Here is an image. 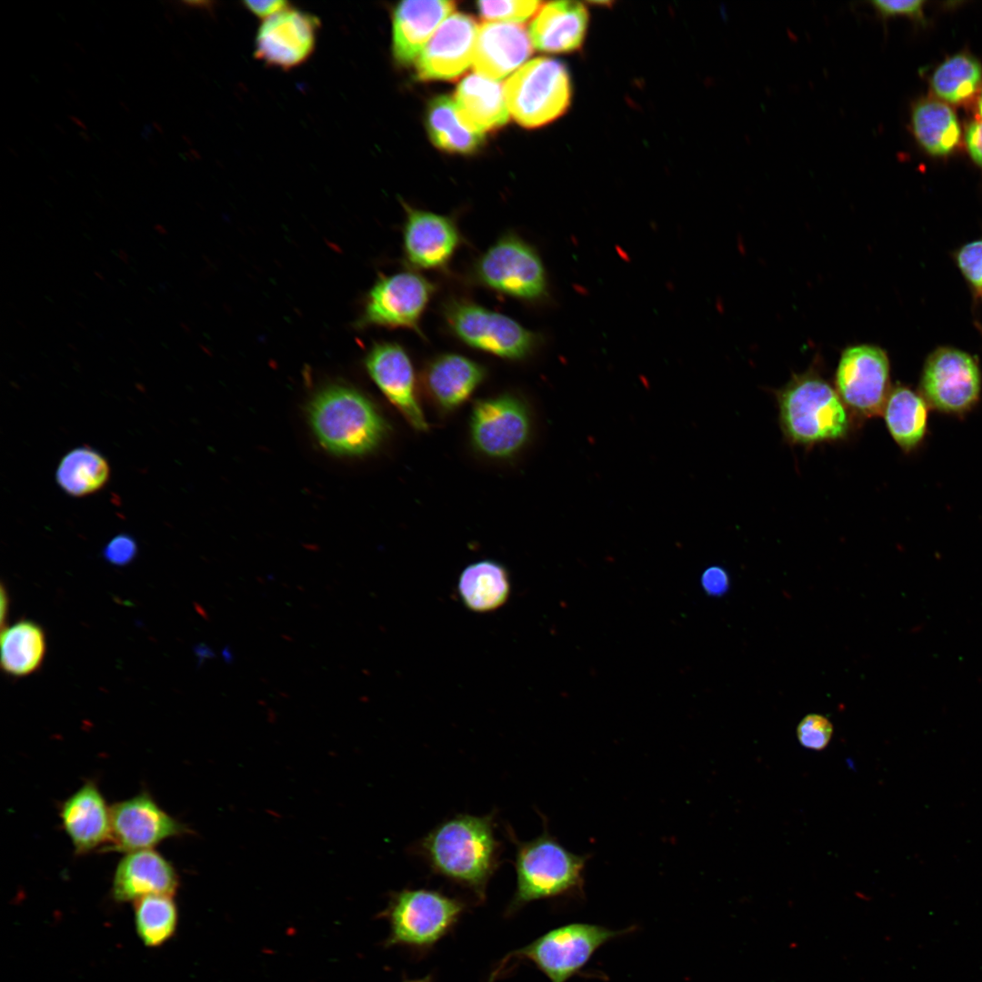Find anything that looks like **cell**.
<instances>
[{
    "mask_svg": "<svg viewBox=\"0 0 982 982\" xmlns=\"http://www.w3.org/2000/svg\"><path fill=\"white\" fill-rule=\"evenodd\" d=\"M495 815H455L432 828L416 852L437 876L469 890L485 901L488 882L500 865L501 843L495 834Z\"/></svg>",
    "mask_w": 982,
    "mask_h": 982,
    "instance_id": "cell-1",
    "label": "cell"
},
{
    "mask_svg": "<svg viewBox=\"0 0 982 982\" xmlns=\"http://www.w3.org/2000/svg\"><path fill=\"white\" fill-rule=\"evenodd\" d=\"M516 845V891L506 907L514 914L528 903L562 897L582 898L585 895V868L588 854H576L565 847L548 830L529 841Z\"/></svg>",
    "mask_w": 982,
    "mask_h": 982,
    "instance_id": "cell-2",
    "label": "cell"
},
{
    "mask_svg": "<svg viewBox=\"0 0 982 982\" xmlns=\"http://www.w3.org/2000/svg\"><path fill=\"white\" fill-rule=\"evenodd\" d=\"M779 418L786 436L811 445L844 437L849 427L844 402L814 372L795 376L777 395Z\"/></svg>",
    "mask_w": 982,
    "mask_h": 982,
    "instance_id": "cell-3",
    "label": "cell"
},
{
    "mask_svg": "<svg viewBox=\"0 0 982 982\" xmlns=\"http://www.w3.org/2000/svg\"><path fill=\"white\" fill-rule=\"evenodd\" d=\"M310 420L322 446L343 455L373 450L387 430L376 406L360 393L346 387L321 392L311 405Z\"/></svg>",
    "mask_w": 982,
    "mask_h": 982,
    "instance_id": "cell-4",
    "label": "cell"
},
{
    "mask_svg": "<svg viewBox=\"0 0 982 982\" xmlns=\"http://www.w3.org/2000/svg\"><path fill=\"white\" fill-rule=\"evenodd\" d=\"M466 907L463 900L434 889L393 892L381 914L389 924L385 945L428 950L453 929Z\"/></svg>",
    "mask_w": 982,
    "mask_h": 982,
    "instance_id": "cell-5",
    "label": "cell"
},
{
    "mask_svg": "<svg viewBox=\"0 0 982 982\" xmlns=\"http://www.w3.org/2000/svg\"><path fill=\"white\" fill-rule=\"evenodd\" d=\"M504 89L509 114L526 128L557 119L567 110L572 96L566 65L548 57L526 63L506 81Z\"/></svg>",
    "mask_w": 982,
    "mask_h": 982,
    "instance_id": "cell-6",
    "label": "cell"
},
{
    "mask_svg": "<svg viewBox=\"0 0 982 982\" xmlns=\"http://www.w3.org/2000/svg\"><path fill=\"white\" fill-rule=\"evenodd\" d=\"M443 315L447 327L460 341L501 358L522 359L539 342L536 334L515 319L470 300H449Z\"/></svg>",
    "mask_w": 982,
    "mask_h": 982,
    "instance_id": "cell-7",
    "label": "cell"
},
{
    "mask_svg": "<svg viewBox=\"0 0 982 982\" xmlns=\"http://www.w3.org/2000/svg\"><path fill=\"white\" fill-rule=\"evenodd\" d=\"M474 277L482 286L523 301L546 295L545 267L537 252L514 234L497 239L474 265Z\"/></svg>",
    "mask_w": 982,
    "mask_h": 982,
    "instance_id": "cell-8",
    "label": "cell"
},
{
    "mask_svg": "<svg viewBox=\"0 0 982 982\" xmlns=\"http://www.w3.org/2000/svg\"><path fill=\"white\" fill-rule=\"evenodd\" d=\"M588 923L566 924L543 934L512 956L532 962L550 982H566L603 945L632 932Z\"/></svg>",
    "mask_w": 982,
    "mask_h": 982,
    "instance_id": "cell-9",
    "label": "cell"
},
{
    "mask_svg": "<svg viewBox=\"0 0 982 982\" xmlns=\"http://www.w3.org/2000/svg\"><path fill=\"white\" fill-rule=\"evenodd\" d=\"M981 386V373L975 358L948 346L931 353L920 378L921 395L928 406L953 415L965 414L975 406Z\"/></svg>",
    "mask_w": 982,
    "mask_h": 982,
    "instance_id": "cell-10",
    "label": "cell"
},
{
    "mask_svg": "<svg viewBox=\"0 0 982 982\" xmlns=\"http://www.w3.org/2000/svg\"><path fill=\"white\" fill-rule=\"evenodd\" d=\"M435 290L429 280L413 271L382 276L368 293L361 321L421 334L420 321Z\"/></svg>",
    "mask_w": 982,
    "mask_h": 982,
    "instance_id": "cell-11",
    "label": "cell"
},
{
    "mask_svg": "<svg viewBox=\"0 0 982 982\" xmlns=\"http://www.w3.org/2000/svg\"><path fill=\"white\" fill-rule=\"evenodd\" d=\"M888 386L889 361L881 348L858 345L843 351L836 373V390L846 406L866 417L882 414Z\"/></svg>",
    "mask_w": 982,
    "mask_h": 982,
    "instance_id": "cell-12",
    "label": "cell"
},
{
    "mask_svg": "<svg viewBox=\"0 0 982 982\" xmlns=\"http://www.w3.org/2000/svg\"><path fill=\"white\" fill-rule=\"evenodd\" d=\"M530 422L526 406L513 396L479 400L470 416L472 445L486 456L510 458L526 444Z\"/></svg>",
    "mask_w": 982,
    "mask_h": 982,
    "instance_id": "cell-13",
    "label": "cell"
},
{
    "mask_svg": "<svg viewBox=\"0 0 982 982\" xmlns=\"http://www.w3.org/2000/svg\"><path fill=\"white\" fill-rule=\"evenodd\" d=\"M190 832L145 792L111 807L110 849L125 853L150 849L164 840Z\"/></svg>",
    "mask_w": 982,
    "mask_h": 982,
    "instance_id": "cell-14",
    "label": "cell"
},
{
    "mask_svg": "<svg viewBox=\"0 0 982 982\" xmlns=\"http://www.w3.org/2000/svg\"><path fill=\"white\" fill-rule=\"evenodd\" d=\"M319 19L304 11L287 7L265 19L255 39V56L266 65L292 69L312 55Z\"/></svg>",
    "mask_w": 982,
    "mask_h": 982,
    "instance_id": "cell-15",
    "label": "cell"
},
{
    "mask_svg": "<svg viewBox=\"0 0 982 982\" xmlns=\"http://www.w3.org/2000/svg\"><path fill=\"white\" fill-rule=\"evenodd\" d=\"M478 27L468 15L451 14L436 28L416 60L421 80H454L473 62Z\"/></svg>",
    "mask_w": 982,
    "mask_h": 982,
    "instance_id": "cell-16",
    "label": "cell"
},
{
    "mask_svg": "<svg viewBox=\"0 0 982 982\" xmlns=\"http://www.w3.org/2000/svg\"><path fill=\"white\" fill-rule=\"evenodd\" d=\"M366 366L377 387L407 423L416 430H426L414 366L406 351L396 343L376 344L366 356Z\"/></svg>",
    "mask_w": 982,
    "mask_h": 982,
    "instance_id": "cell-17",
    "label": "cell"
},
{
    "mask_svg": "<svg viewBox=\"0 0 982 982\" xmlns=\"http://www.w3.org/2000/svg\"><path fill=\"white\" fill-rule=\"evenodd\" d=\"M405 210L403 252L408 265L424 270L445 267L461 243L456 222L449 216L406 205Z\"/></svg>",
    "mask_w": 982,
    "mask_h": 982,
    "instance_id": "cell-18",
    "label": "cell"
},
{
    "mask_svg": "<svg viewBox=\"0 0 982 982\" xmlns=\"http://www.w3.org/2000/svg\"><path fill=\"white\" fill-rule=\"evenodd\" d=\"M532 52L533 43L523 25L486 22L478 28L473 68L483 76L499 80L524 63Z\"/></svg>",
    "mask_w": 982,
    "mask_h": 982,
    "instance_id": "cell-19",
    "label": "cell"
},
{
    "mask_svg": "<svg viewBox=\"0 0 982 982\" xmlns=\"http://www.w3.org/2000/svg\"><path fill=\"white\" fill-rule=\"evenodd\" d=\"M64 829L77 854H85L111 839V807L93 781H87L60 807Z\"/></svg>",
    "mask_w": 982,
    "mask_h": 982,
    "instance_id": "cell-20",
    "label": "cell"
},
{
    "mask_svg": "<svg viewBox=\"0 0 982 982\" xmlns=\"http://www.w3.org/2000/svg\"><path fill=\"white\" fill-rule=\"evenodd\" d=\"M179 885L173 865L153 848L126 853L118 862L112 884L117 902L135 901L149 895L173 896Z\"/></svg>",
    "mask_w": 982,
    "mask_h": 982,
    "instance_id": "cell-21",
    "label": "cell"
},
{
    "mask_svg": "<svg viewBox=\"0 0 982 982\" xmlns=\"http://www.w3.org/2000/svg\"><path fill=\"white\" fill-rule=\"evenodd\" d=\"M456 3L447 0H406L393 12V55L401 65L416 60Z\"/></svg>",
    "mask_w": 982,
    "mask_h": 982,
    "instance_id": "cell-22",
    "label": "cell"
},
{
    "mask_svg": "<svg viewBox=\"0 0 982 982\" xmlns=\"http://www.w3.org/2000/svg\"><path fill=\"white\" fill-rule=\"evenodd\" d=\"M586 7L575 1L544 4L533 19L529 35L543 52L569 53L582 46L588 27Z\"/></svg>",
    "mask_w": 982,
    "mask_h": 982,
    "instance_id": "cell-23",
    "label": "cell"
},
{
    "mask_svg": "<svg viewBox=\"0 0 982 982\" xmlns=\"http://www.w3.org/2000/svg\"><path fill=\"white\" fill-rule=\"evenodd\" d=\"M484 367L455 353L437 356L426 366L423 380L433 402L445 411L465 403L483 382Z\"/></svg>",
    "mask_w": 982,
    "mask_h": 982,
    "instance_id": "cell-24",
    "label": "cell"
},
{
    "mask_svg": "<svg viewBox=\"0 0 982 982\" xmlns=\"http://www.w3.org/2000/svg\"><path fill=\"white\" fill-rule=\"evenodd\" d=\"M454 101L463 122L476 133L483 135L508 121L504 85L497 80L469 74L458 84Z\"/></svg>",
    "mask_w": 982,
    "mask_h": 982,
    "instance_id": "cell-25",
    "label": "cell"
},
{
    "mask_svg": "<svg viewBox=\"0 0 982 982\" xmlns=\"http://www.w3.org/2000/svg\"><path fill=\"white\" fill-rule=\"evenodd\" d=\"M890 436L906 452L916 449L927 428L928 404L921 394L905 386L889 391L883 412Z\"/></svg>",
    "mask_w": 982,
    "mask_h": 982,
    "instance_id": "cell-26",
    "label": "cell"
},
{
    "mask_svg": "<svg viewBox=\"0 0 982 982\" xmlns=\"http://www.w3.org/2000/svg\"><path fill=\"white\" fill-rule=\"evenodd\" d=\"M911 128L917 143L928 154L947 155L958 145L961 129L957 115L936 99L918 101L911 113Z\"/></svg>",
    "mask_w": 982,
    "mask_h": 982,
    "instance_id": "cell-27",
    "label": "cell"
},
{
    "mask_svg": "<svg viewBox=\"0 0 982 982\" xmlns=\"http://www.w3.org/2000/svg\"><path fill=\"white\" fill-rule=\"evenodd\" d=\"M45 650V632L32 620H20L2 630L1 667L8 676L21 677L37 670Z\"/></svg>",
    "mask_w": 982,
    "mask_h": 982,
    "instance_id": "cell-28",
    "label": "cell"
},
{
    "mask_svg": "<svg viewBox=\"0 0 982 982\" xmlns=\"http://www.w3.org/2000/svg\"><path fill=\"white\" fill-rule=\"evenodd\" d=\"M510 590L505 567L492 560L467 566L458 580L459 595L465 605L476 612H488L501 606Z\"/></svg>",
    "mask_w": 982,
    "mask_h": 982,
    "instance_id": "cell-29",
    "label": "cell"
},
{
    "mask_svg": "<svg viewBox=\"0 0 982 982\" xmlns=\"http://www.w3.org/2000/svg\"><path fill=\"white\" fill-rule=\"evenodd\" d=\"M426 125L433 143L447 152L472 153L484 140V135L471 130L463 122L454 99L448 95H438L430 101Z\"/></svg>",
    "mask_w": 982,
    "mask_h": 982,
    "instance_id": "cell-30",
    "label": "cell"
},
{
    "mask_svg": "<svg viewBox=\"0 0 982 982\" xmlns=\"http://www.w3.org/2000/svg\"><path fill=\"white\" fill-rule=\"evenodd\" d=\"M109 476L106 459L88 446H79L65 454L55 473L58 486L73 496L97 492L107 483Z\"/></svg>",
    "mask_w": 982,
    "mask_h": 982,
    "instance_id": "cell-31",
    "label": "cell"
},
{
    "mask_svg": "<svg viewBox=\"0 0 982 982\" xmlns=\"http://www.w3.org/2000/svg\"><path fill=\"white\" fill-rule=\"evenodd\" d=\"M982 83L981 64L967 54H957L940 64L931 77L937 97L950 104L969 100Z\"/></svg>",
    "mask_w": 982,
    "mask_h": 982,
    "instance_id": "cell-32",
    "label": "cell"
},
{
    "mask_svg": "<svg viewBox=\"0 0 982 982\" xmlns=\"http://www.w3.org/2000/svg\"><path fill=\"white\" fill-rule=\"evenodd\" d=\"M134 902L136 931L145 946H162L174 936L178 912L173 896L149 895Z\"/></svg>",
    "mask_w": 982,
    "mask_h": 982,
    "instance_id": "cell-33",
    "label": "cell"
},
{
    "mask_svg": "<svg viewBox=\"0 0 982 982\" xmlns=\"http://www.w3.org/2000/svg\"><path fill=\"white\" fill-rule=\"evenodd\" d=\"M542 5L543 2L533 0L478 1L476 3L479 14L485 20L506 23L526 21L536 15Z\"/></svg>",
    "mask_w": 982,
    "mask_h": 982,
    "instance_id": "cell-34",
    "label": "cell"
},
{
    "mask_svg": "<svg viewBox=\"0 0 982 982\" xmlns=\"http://www.w3.org/2000/svg\"><path fill=\"white\" fill-rule=\"evenodd\" d=\"M833 735V726L825 716L818 714L807 715L798 724L797 736L800 744L808 749L826 748Z\"/></svg>",
    "mask_w": 982,
    "mask_h": 982,
    "instance_id": "cell-35",
    "label": "cell"
},
{
    "mask_svg": "<svg viewBox=\"0 0 982 982\" xmlns=\"http://www.w3.org/2000/svg\"><path fill=\"white\" fill-rule=\"evenodd\" d=\"M957 264L966 279L982 289V239L963 246L956 255Z\"/></svg>",
    "mask_w": 982,
    "mask_h": 982,
    "instance_id": "cell-36",
    "label": "cell"
},
{
    "mask_svg": "<svg viewBox=\"0 0 982 982\" xmlns=\"http://www.w3.org/2000/svg\"><path fill=\"white\" fill-rule=\"evenodd\" d=\"M137 555V544L127 534L113 537L103 549V557L110 565L125 566L129 565Z\"/></svg>",
    "mask_w": 982,
    "mask_h": 982,
    "instance_id": "cell-37",
    "label": "cell"
},
{
    "mask_svg": "<svg viewBox=\"0 0 982 982\" xmlns=\"http://www.w3.org/2000/svg\"><path fill=\"white\" fill-rule=\"evenodd\" d=\"M870 3L877 13L884 18L894 15L918 18L922 15V8L925 4L922 0H876Z\"/></svg>",
    "mask_w": 982,
    "mask_h": 982,
    "instance_id": "cell-38",
    "label": "cell"
},
{
    "mask_svg": "<svg viewBox=\"0 0 982 982\" xmlns=\"http://www.w3.org/2000/svg\"><path fill=\"white\" fill-rule=\"evenodd\" d=\"M701 584L708 595L722 596L728 589V576L722 567L710 566L703 573Z\"/></svg>",
    "mask_w": 982,
    "mask_h": 982,
    "instance_id": "cell-39",
    "label": "cell"
},
{
    "mask_svg": "<svg viewBox=\"0 0 982 982\" xmlns=\"http://www.w3.org/2000/svg\"><path fill=\"white\" fill-rule=\"evenodd\" d=\"M965 141L970 157L977 165L982 166V119L969 124Z\"/></svg>",
    "mask_w": 982,
    "mask_h": 982,
    "instance_id": "cell-40",
    "label": "cell"
},
{
    "mask_svg": "<svg viewBox=\"0 0 982 982\" xmlns=\"http://www.w3.org/2000/svg\"><path fill=\"white\" fill-rule=\"evenodd\" d=\"M244 5L256 16L265 20L287 8L289 4L283 0H266L245 1Z\"/></svg>",
    "mask_w": 982,
    "mask_h": 982,
    "instance_id": "cell-41",
    "label": "cell"
},
{
    "mask_svg": "<svg viewBox=\"0 0 982 982\" xmlns=\"http://www.w3.org/2000/svg\"><path fill=\"white\" fill-rule=\"evenodd\" d=\"M7 604H8L7 603V598H6V596L5 595V591H4V588H3L2 593H1V621H2V625H3V622H4L5 618V615H6V611H7Z\"/></svg>",
    "mask_w": 982,
    "mask_h": 982,
    "instance_id": "cell-42",
    "label": "cell"
},
{
    "mask_svg": "<svg viewBox=\"0 0 982 982\" xmlns=\"http://www.w3.org/2000/svg\"><path fill=\"white\" fill-rule=\"evenodd\" d=\"M404 982H433V980H432L431 976H426L425 977H421V978H417V979L406 980Z\"/></svg>",
    "mask_w": 982,
    "mask_h": 982,
    "instance_id": "cell-43",
    "label": "cell"
},
{
    "mask_svg": "<svg viewBox=\"0 0 982 982\" xmlns=\"http://www.w3.org/2000/svg\"><path fill=\"white\" fill-rule=\"evenodd\" d=\"M977 111L982 118V92L977 102Z\"/></svg>",
    "mask_w": 982,
    "mask_h": 982,
    "instance_id": "cell-44",
    "label": "cell"
},
{
    "mask_svg": "<svg viewBox=\"0 0 982 982\" xmlns=\"http://www.w3.org/2000/svg\"><path fill=\"white\" fill-rule=\"evenodd\" d=\"M157 226L159 227V229H158V230H159V232H162V231H163V233H164V234H165V233H166V231H165V230H164L162 226H160V225H157Z\"/></svg>",
    "mask_w": 982,
    "mask_h": 982,
    "instance_id": "cell-45",
    "label": "cell"
}]
</instances>
